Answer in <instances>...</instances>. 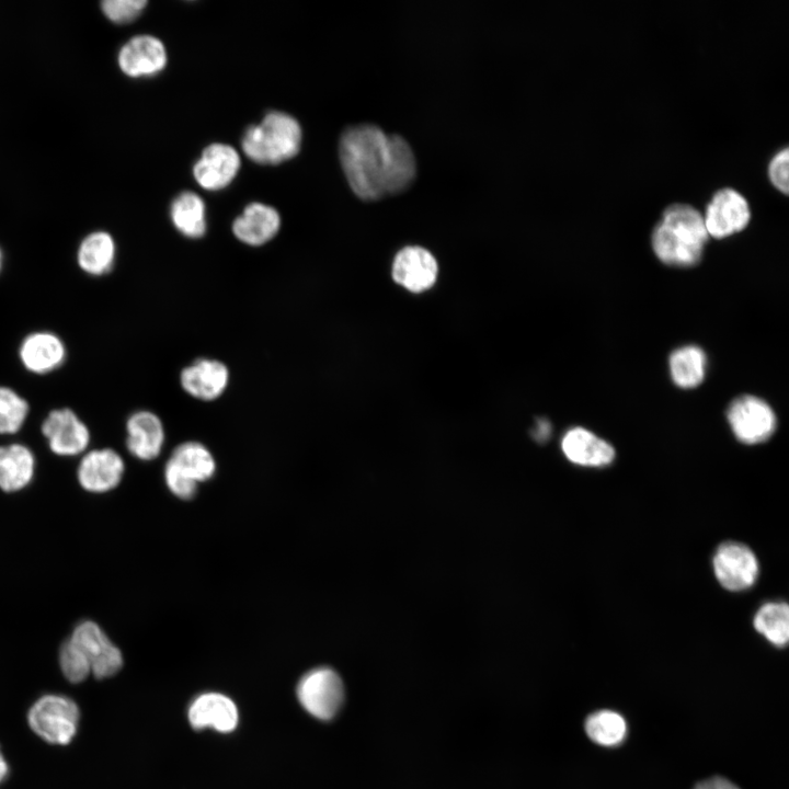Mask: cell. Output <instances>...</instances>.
I'll return each mask as SVG.
<instances>
[{
  "instance_id": "d6a6232c",
  "label": "cell",
  "mask_w": 789,
  "mask_h": 789,
  "mask_svg": "<svg viewBox=\"0 0 789 789\" xmlns=\"http://www.w3.org/2000/svg\"><path fill=\"white\" fill-rule=\"evenodd\" d=\"M551 433V425L547 420H538L537 425L534 430V438L538 442H545L549 438Z\"/></svg>"
},
{
  "instance_id": "f1b7e54d",
  "label": "cell",
  "mask_w": 789,
  "mask_h": 789,
  "mask_svg": "<svg viewBox=\"0 0 789 789\" xmlns=\"http://www.w3.org/2000/svg\"><path fill=\"white\" fill-rule=\"evenodd\" d=\"M59 665L64 676L71 683H80L91 674L88 659L70 638L60 647Z\"/></svg>"
},
{
  "instance_id": "30bf717a",
  "label": "cell",
  "mask_w": 789,
  "mask_h": 789,
  "mask_svg": "<svg viewBox=\"0 0 789 789\" xmlns=\"http://www.w3.org/2000/svg\"><path fill=\"white\" fill-rule=\"evenodd\" d=\"M70 640L83 652L91 674L99 679L115 675L123 666L121 650L108 639L100 626L91 620L76 626Z\"/></svg>"
},
{
  "instance_id": "5b68a950",
  "label": "cell",
  "mask_w": 789,
  "mask_h": 789,
  "mask_svg": "<svg viewBox=\"0 0 789 789\" xmlns=\"http://www.w3.org/2000/svg\"><path fill=\"white\" fill-rule=\"evenodd\" d=\"M80 719L77 704L67 696L48 694L38 698L30 708V728L44 741L66 745L75 737Z\"/></svg>"
},
{
  "instance_id": "83f0119b",
  "label": "cell",
  "mask_w": 789,
  "mask_h": 789,
  "mask_svg": "<svg viewBox=\"0 0 789 789\" xmlns=\"http://www.w3.org/2000/svg\"><path fill=\"white\" fill-rule=\"evenodd\" d=\"M30 413V405L14 389L0 386V435L18 433Z\"/></svg>"
},
{
  "instance_id": "8992f818",
  "label": "cell",
  "mask_w": 789,
  "mask_h": 789,
  "mask_svg": "<svg viewBox=\"0 0 789 789\" xmlns=\"http://www.w3.org/2000/svg\"><path fill=\"white\" fill-rule=\"evenodd\" d=\"M297 697L302 708L319 720H331L344 700V686L340 675L327 666L306 673L297 685Z\"/></svg>"
},
{
  "instance_id": "2e32d148",
  "label": "cell",
  "mask_w": 789,
  "mask_h": 789,
  "mask_svg": "<svg viewBox=\"0 0 789 789\" xmlns=\"http://www.w3.org/2000/svg\"><path fill=\"white\" fill-rule=\"evenodd\" d=\"M67 350L62 340L49 331L27 334L19 346L23 367L35 375H46L59 368L66 361Z\"/></svg>"
},
{
  "instance_id": "ba28073f",
  "label": "cell",
  "mask_w": 789,
  "mask_h": 789,
  "mask_svg": "<svg viewBox=\"0 0 789 789\" xmlns=\"http://www.w3.org/2000/svg\"><path fill=\"white\" fill-rule=\"evenodd\" d=\"M702 218L708 236L723 239L746 228L751 208L744 195L727 186L712 194Z\"/></svg>"
},
{
  "instance_id": "9c48e42d",
  "label": "cell",
  "mask_w": 789,
  "mask_h": 789,
  "mask_svg": "<svg viewBox=\"0 0 789 789\" xmlns=\"http://www.w3.org/2000/svg\"><path fill=\"white\" fill-rule=\"evenodd\" d=\"M712 567L720 585L731 592L752 587L759 571L755 553L746 545L736 541H725L717 548Z\"/></svg>"
},
{
  "instance_id": "cb8c5ba5",
  "label": "cell",
  "mask_w": 789,
  "mask_h": 789,
  "mask_svg": "<svg viewBox=\"0 0 789 789\" xmlns=\"http://www.w3.org/2000/svg\"><path fill=\"white\" fill-rule=\"evenodd\" d=\"M170 217L182 236L191 239L204 237L207 229L206 209L197 194L183 192L178 195L171 204Z\"/></svg>"
},
{
  "instance_id": "5bb4252c",
  "label": "cell",
  "mask_w": 789,
  "mask_h": 789,
  "mask_svg": "<svg viewBox=\"0 0 789 789\" xmlns=\"http://www.w3.org/2000/svg\"><path fill=\"white\" fill-rule=\"evenodd\" d=\"M165 430L162 420L150 410H137L126 420V448L139 460L157 458L164 446Z\"/></svg>"
},
{
  "instance_id": "44dd1931",
  "label": "cell",
  "mask_w": 789,
  "mask_h": 789,
  "mask_svg": "<svg viewBox=\"0 0 789 789\" xmlns=\"http://www.w3.org/2000/svg\"><path fill=\"white\" fill-rule=\"evenodd\" d=\"M561 449L572 464L583 467H605L615 459V449L605 439L583 427L565 432Z\"/></svg>"
},
{
  "instance_id": "4316f807",
  "label": "cell",
  "mask_w": 789,
  "mask_h": 789,
  "mask_svg": "<svg viewBox=\"0 0 789 789\" xmlns=\"http://www.w3.org/2000/svg\"><path fill=\"white\" fill-rule=\"evenodd\" d=\"M585 731L595 743L604 746H615L625 739L627 724L618 712L601 710L586 719Z\"/></svg>"
},
{
  "instance_id": "e0dca14e",
  "label": "cell",
  "mask_w": 789,
  "mask_h": 789,
  "mask_svg": "<svg viewBox=\"0 0 789 789\" xmlns=\"http://www.w3.org/2000/svg\"><path fill=\"white\" fill-rule=\"evenodd\" d=\"M239 168L240 158L233 147L226 144H211L204 149L193 172L202 187L217 191L230 184Z\"/></svg>"
},
{
  "instance_id": "6da1fadb",
  "label": "cell",
  "mask_w": 789,
  "mask_h": 789,
  "mask_svg": "<svg viewBox=\"0 0 789 789\" xmlns=\"http://www.w3.org/2000/svg\"><path fill=\"white\" fill-rule=\"evenodd\" d=\"M339 151L347 182L363 199L399 193L412 183L416 173L415 158L408 141L373 124L345 129Z\"/></svg>"
},
{
  "instance_id": "8fae6325",
  "label": "cell",
  "mask_w": 789,
  "mask_h": 789,
  "mask_svg": "<svg viewBox=\"0 0 789 789\" xmlns=\"http://www.w3.org/2000/svg\"><path fill=\"white\" fill-rule=\"evenodd\" d=\"M49 449L58 456H77L90 443V431L85 423L70 408L52 410L41 426Z\"/></svg>"
},
{
  "instance_id": "52a82bcc",
  "label": "cell",
  "mask_w": 789,
  "mask_h": 789,
  "mask_svg": "<svg viewBox=\"0 0 789 789\" xmlns=\"http://www.w3.org/2000/svg\"><path fill=\"white\" fill-rule=\"evenodd\" d=\"M727 418L734 436L747 445L767 441L776 430V416L767 402L743 395L729 405Z\"/></svg>"
},
{
  "instance_id": "d4e9b609",
  "label": "cell",
  "mask_w": 789,
  "mask_h": 789,
  "mask_svg": "<svg viewBox=\"0 0 789 789\" xmlns=\"http://www.w3.org/2000/svg\"><path fill=\"white\" fill-rule=\"evenodd\" d=\"M670 373L674 384L681 388L699 386L706 373L707 357L696 345H686L672 352L668 359Z\"/></svg>"
},
{
  "instance_id": "4fadbf2b",
  "label": "cell",
  "mask_w": 789,
  "mask_h": 789,
  "mask_svg": "<svg viewBox=\"0 0 789 789\" xmlns=\"http://www.w3.org/2000/svg\"><path fill=\"white\" fill-rule=\"evenodd\" d=\"M119 69L130 78L151 77L167 65L163 43L152 35H136L127 41L117 55Z\"/></svg>"
},
{
  "instance_id": "ffe728a7",
  "label": "cell",
  "mask_w": 789,
  "mask_h": 789,
  "mask_svg": "<svg viewBox=\"0 0 789 789\" xmlns=\"http://www.w3.org/2000/svg\"><path fill=\"white\" fill-rule=\"evenodd\" d=\"M187 717L194 729L213 728L222 733L233 731L239 719L235 702L219 693H206L195 698Z\"/></svg>"
},
{
  "instance_id": "ac0fdd59",
  "label": "cell",
  "mask_w": 789,
  "mask_h": 789,
  "mask_svg": "<svg viewBox=\"0 0 789 789\" xmlns=\"http://www.w3.org/2000/svg\"><path fill=\"white\" fill-rule=\"evenodd\" d=\"M437 262L430 251L411 245L400 250L392 264L393 279L413 293L430 288L437 277Z\"/></svg>"
},
{
  "instance_id": "836d02e7",
  "label": "cell",
  "mask_w": 789,
  "mask_h": 789,
  "mask_svg": "<svg viewBox=\"0 0 789 789\" xmlns=\"http://www.w3.org/2000/svg\"><path fill=\"white\" fill-rule=\"evenodd\" d=\"M8 774L9 766L0 748V784L7 778Z\"/></svg>"
},
{
  "instance_id": "1f68e13d",
  "label": "cell",
  "mask_w": 789,
  "mask_h": 789,
  "mask_svg": "<svg viewBox=\"0 0 789 789\" xmlns=\"http://www.w3.org/2000/svg\"><path fill=\"white\" fill-rule=\"evenodd\" d=\"M695 789H739V788L734 784H732L731 781H729L724 778L714 777V778H711V779L700 782L699 785L696 786Z\"/></svg>"
},
{
  "instance_id": "7a4b0ae2",
  "label": "cell",
  "mask_w": 789,
  "mask_h": 789,
  "mask_svg": "<svg viewBox=\"0 0 789 789\" xmlns=\"http://www.w3.org/2000/svg\"><path fill=\"white\" fill-rule=\"evenodd\" d=\"M708 238L702 214L689 204L673 203L654 226L651 244L664 264L688 267L701 260Z\"/></svg>"
},
{
  "instance_id": "e575fe53",
  "label": "cell",
  "mask_w": 789,
  "mask_h": 789,
  "mask_svg": "<svg viewBox=\"0 0 789 789\" xmlns=\"http://www.w3.org/2000/svg\"><path fill=\"white\" fill-rule=\"evenodd\" d=\"M2 266H3V252H2V250H1V248H0V273H1V271H2Z\"/></svg>"
},
{
  "instance_id": "d6986e66",
  "label": "cell",
  "mask_w": 789,
  "mask_h": 789,
  "mask_svg": "<svg viewBox=\"0 0 789 789\" xmlns=\"http://www.w3.org/2000/svg\"><path fill=\"white\" fill-rule=\"evenodd\" d=\"M231 229L240 242L250 247H261L278 233L281 216L272 206L251 203L233 220Z\"/></svg>"
},
{
  "instance_id": "603a6c76",
  "label": "cell",
  "mask_w": 789,
  "mask_h": 789,
  "mask_svg": "<svg viewBox=\"0 0 789 789\" xmlns=\"http://www.w3.org/2000/svg\"><path fill=\"white\" fill-rule=\"evenodd\" d=\"M34 470L35 457L27 446L19 443L0 446V489L14 492L25 488Z\"/></svg>"
},
{
  "instance_id": "7c38bea8",
  "label": "cell",
  "mask_w": 789,
  "mask_h": 789,
  "mask_svg": "<svg viewBox=\"0 0 789 789\" xmlns=\"http://www.w3.org/2000/svg\"><path fill=\"white\" fill-rule=\"evenodd\" d=\"M230 381L228 366L219 359L201 357L184 366L179 375L182 390L199 401H215L227 390Z\"/></svg>"
},
{
  "instance_id": "9a60e30c",
  "label": "cell",
  "mask_w": 789,
  "mask_h": 789,
  "mask_svg": "<svg viewBox=\"0 0 789 789\" xmlns=\"http://www.w3.org/2000/svg\"><path fill=\"white\" fill-rule=\"evenodd\" d=\"M124 470V460L117 451L112 448L93 449L81 458L78 480L87 491L107 492L118 485Z\"/></svg>"
},
{
  "instance_id": "3957f363",
  "label": "cell",
  "mask_w": 789,
  "mask_h": 789,
  "mask_svg": "<svg viewBox=\"0 0 789 789\" xmlns=\"http://www.w3.org/2000/svg\"><path fill=\"white\" fill-rule=\"evenodd\" d=\"M301 144L299 123L289 114L272 111L250 126L241 140L243 152L260 164H277L295 157Z\"/></svg>"
},
{
  "instance_id": "7402d4cb",
  "label": "cell",
  "mask_w": 789,
  "mask_h": 789,
  "mask_svg": "<svg viewBox=\"0 0 789 789\" xmlns=\"http://www.w3.org/2000/svg\"><path fill=\"white\" fill-rule=\"evenodd\" d=\"M76 256L82 272L90 276H103L114 267L115 240L104 230L90 232L81 240Z\"/></svg>"
},
{
  "instance_id": "4dcf8cb0",
  "label": "cell",
  "mask_w": 789,
  "mask_h": 789,
  "mask_svg": "<svg viewBox=\"0 0 789 789\" xmlns=\"http://www.w3.org/2000/svg\"><path fill=\"white\" fill-rule=\"evenodd\" d=\"M789 149L788 147L778 150L769 160L767 167V175L770 183L779 192L787 195L789 192L788 169H789Z\"/></svg>"
},
{
  "instance_id": "277c9868",
  "label": "cell",
  "mask_w": 789,
  "mask_h": 789,
  "mask_svg": "<svg viewBox=\"0 0 789 789\" xmlns=\"http://www.w3.org/2000/svg\"><path fill=\"white\" fill-rule=\"evenodd\" d=\"M216 472V460L204 444L187 441L179 444L165 462L163 477L169 491L181 500L195 496L201 482Z\"/></svg>"
},
{
  "instance_id": "f546056e",
  "label": "cell",
  "mask_w": 789,
  "mask_h": 789,
  "mask_svg": "<svg viewBox=\"0 0 789 789\" xmlns=\"http://www.w3.org/2000/svg\"><path fill=\"white\" fill-rule=\"evenodd\" d=\"M146 5V0H104L101 10L111 22L127 24L137 19Z\"/></svg>"
},
{
  "instance_id": "484cf974",
  "label": "cell",
  "mask_w": 789,
  "mask_h": 789,
  "mask_svg": "<svg viewBox=\"0 0 789 789\" xmlns=\"http://www.w3.org/2000/svg\"><path fill=\"white\" fill-rule=\"evenodd\" d=\"M754 628L766 640L782 648L789 640V608L785 602H768L756 611Z\"/></svg>"
}]
</instances>
